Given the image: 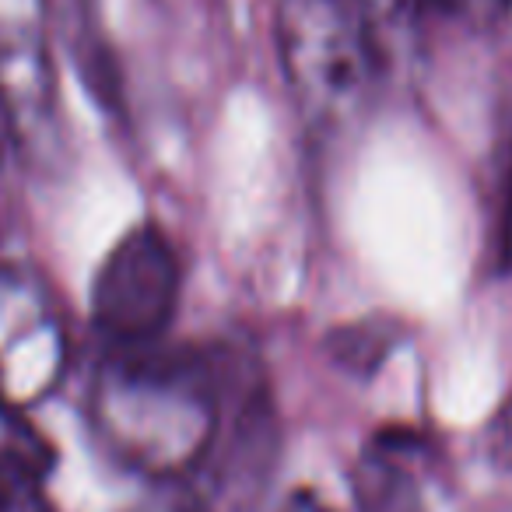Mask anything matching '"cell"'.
Instances as JSON below:
<instances>
[{
	"mask_svg": "<svg viewBox=\"0 0 512 512\" xmlns=\"http://www.w3.org/2000/svg\"><path fill=\"white\" fill-rule=\"evenodd\" d=\"M228 400L211 449L193 470L200 512H253L278 470L281 421L267 383H246L232 407Z\"/></svg>",
	"mask_w": 512,
	"mask_h": 512,
	"instance_id": "obj_4",
	"label": "cell"
},
{
	"mask_svg": "<svg viewBox=\"0 0 512 512\" xmlns=\"http://www.w3.org/2000/svg\"><path fill=\"white\" fill-rule=\"evenodd\" d=\"M0 102L11 116L22 158H50L60 148L64 123H60L57 67L39 32L22 25L0 32Z\"/></svg>",
	"mask_w": 512,
	"mask_h": 512,
	"instance_id": "obj_5",
	"label": "cell"
},
{
	"mask_svg": "<svg viewBox=\"0 0 512 512\" xmlns=\"http://www.w3.org/2000/svg\"><path fill=\"white\" fill-rule=\"evenodd\" d=\"M278 60L302 120L323 134L369 109L383 53L358 0H281Z\"/></svg>",
	"mask_w": 512,
	"mask_h": 512,
	"instance_id": "obj_2",
	"label": "cell"
},
{
	"mask_svg": "<svg viewBox=\"0 0 512 512\" xmlns=\"http://www.w3.org/2000/svg\"><path fill=\"white\" fill-rule=\"evenodd\" d=\"M183 288V260L158 225L116 239L92 281V320L113 348H144L169 330Z\"/></svg>",
	"mask_w": 512,
	"mask_h": 512,
	"instance_id": "obj_3",
	"label": "cell"
},
{
	"mask_svg": "<svg viewBox=\"0 0 512 512\" xmlns=\"http://www.w3.org/2000/svg\"><path fill=\"white\" fill-rule=\"evenodd\" d=\"M281 512H330V509L320 502V498L313 495V491H299V495L288 498L285 509H281Z\"/></svg>",
	"mask_w": 512,
	"mask_h": 512,
	"instance_id": "obj_14",
	"label": "cell"
},
{
	"mask_svg": "<svg viewBox=\"0 0 512 512\" xmlns=\"http://www.w3.org/2000/svg\"><path fill=\"white\" fill-rule=\"evenodd\" d=\"M214 358L186 348H120L99 376L95 428L123 463L144 474H190L211 449L225 411Z\"/></svg>",
	"mask_w": 512,
	"mask_h": 512,
	"instance_id": "obj_1",
	"label": "cell"
},
{
	"mask_svg": "<svg viewBox=\"0 0 512 512\" xmlns=\"http://www.w3.org/2000/svg\"><path fill=\"white\" fill-rule=\"evenodd\" d=\"M144 512H190V509H169V505H158V509H144Z\"/></svg>",
	"mask_w": 512,
	"mask_h": 512,
	"instance_id": "obj_15",
	"label": "cell"
},
{
	"mask_svg": "<svg viewBox=\"0 0 512 512\" xmlns=\"http://www.w3.org/2000/svg\"><path fill=\"white\" fill-rule=\"evenodd\" d=\"M484 449H488L495 467L512 470V393L491 414L488 428H484Z\"/></svg>",
	"mask_w": 512,
	"mask_h": 512,
	"instance_id": "obj_11",
	"label": "cell"
},
{
	"mask_svg": "<svg viewBox=\"0 0 512 512\" xmlns=\"http://www.w3.org/2000/svg\"><path fill=\"white\" fill-rule=\"evenodd\" d=\"M421 439L404 428H386L365 446L351 470V498L358 512H428L414 456Z\"/></svg>",
	"mask_w": 512,
	"mask_h": 512,
	"instance_id": "obj_6",
	"label": "cell"
},
{
	"mask_svg": "<svg viewBox=\"0 0 512 512\" xmlns=\"http://www.w3.org/2000/svg\"><path fill=\"white\" fill-rule=\"evenodd\" d=\"M15 155H22V151H18V137H15V127H11L8 109H4V102H0V179H4V172H8V165Z\"/></svg>",
	"mask_w": 512,
	"mask_h": 512,
	"instance_id": "obj_12",
	"label": "cell"
},
{
	"mask_svg": "<svg viewBox=\"0 0 512 512\" xmlns=\"http://www.w3.org/2000/svg\"><path fill=\"white\" fill-rule=\"evenodd\" d=\"M512 0H435V8L446 11H477V15H491V11L509 8Z\"/></svg>",
	"mask_w": 512,
	"mask_h": 512,
	"instance_id": "obj_13",
	"label": "cell"
},
{
	"mask_svg": "<svg viewBox=\"0 0 512 512\" xmlns=\"http://www.w3.org/2000/svg\"><path fill=\"white\" fill-rule=\"evenodd\" d=\"M0 467H22L43 477L53 467V446L4 393H0Z\"/></svg>",
	"mask_w": 512,
	"mask_h": 512,
	"instance_id": "obj_8",
	"label": "cell"
},
{
	"mask_svg": "<svg viewBox=\"0 0 512 512\" xmlns=\"http://www.w3.org/2000/svg\"><path fill=\"white\" fill-rule=\"evenodd\" d=\"M0 512H53L43 491V474L0 467Z\"/></svg>",
	"mask_w": 512,
	"mask_h": 512,
	"instance_id": "obj_10",
	"label": "cell"
},
{
	"mask_svg": "<svg viewBox=\"0 0 512 512\" xmlns=\"http://www.w3.org/2000/svg\"><path fill=\"white\" fill-rule=\"evenodd\" d=\"M57 29L71 50L78 71L85 74V85L102 106H116L120 99V78H116L113 57L102 39L95 0H57Z\"/></svg>",
	"mask_w": 512,
	"mask_h": 512,
	"instance_id": "obj_7",
	"label": "cell"
},
{
	"mask_svg": "<svg viewBox=\"0 0 512 512\" xmlns=\"http://www.w3.org/2000/svg\"><path fill=\"white\" fill-rule=\"evenodd\" d=\"M390 344H393L390 334H386L379 323H355V327H344L330 337V355H334V362L344 365V369L369 376V372L379 369V362L386 358Z\"/></svg>",
	"mask_w": 512,
	"mask_h": 512,
	"instance_id": "obj_9",
	"label": "cell"
}]
</instances>
